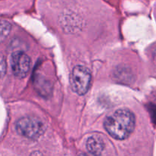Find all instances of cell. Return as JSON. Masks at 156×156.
Wrapping results in <instances>:
<instances>
[{"instance_id":"cell-1","label":"cell","mask_w":156,"mask_h":156,"mask_svg":"<svg viewBox=\"0 0 156 156\" xmlns=\"http://www.w3.org/2000/svg\"><path fill=\"white\" fill-rule=\"evenodd\" d=\"M135 124V115L127 109H119L111 113L104 123L109 135L119 140L128 138L133 132Z\"/></svg>"},{"instance_id":"cell-5","label":"cell","mask_w":156,"mask_h":156,"mask_svg":"<svg viewBox=\"0 0 156 156\" xmlns=\"http://www.w3.org/2000/svg\"><path fill=\"white\" fill-rule=\"evenodd\" d=\"M105 143L101 138L96 136L89 137L86 142V148L92 155H101L105 149Z\"/></svg>"},{"instance_id":"cell-7","label":"cell","mask_w":156,"mask_h":156,"mask_svg":"<svg viewBox=\"0 0 156 156\" xmlns=\"http://www.w3.org/2000/svg\"><path fill=\"white\" fill-rule=\"evenodd\" d=\"M6 71V62L4 56L0 54V78L2 77Z\"/></svg>"},{"instance_id":"cell-3","label":"cell","mask_w":156,"mask_h":156,"mask_svg":"<svg viewBox=\"0 0 156 156\" xmlns=\"http://www.w3.org/2000/svg\"><path fill=\"white\" fill-rule=\"evenodd\" d=\"M15 129L22 136L29 139H37L44 131V126L39 119L34 117H24L16 122Z\"/></svg>"},{"instance_id":"cell-2","label":"cell","mask_w":156,"mask_h":156,"mask_svg":"<svg viewBox=\"0 0 156 156\" xmlns=\"http://www.w3.org/2000/svg\"><path fill=\"white\" fill-rule=\"evenodd\" d=\"M91 80L90 70L83 66H76L70 75V85L75 93L83 95L89 89Z\"/></svg>"},{"instance_id":"cell-8","label":"cell","mask_w":156,"mask_h":156,"mask_svg":"<svg viewBox=\"0 0 156 156\" xmlns=\"http://www.w3.org/2000/svg\"><path fill=\"white\" fill-rule=\"evenodd\" d=\"M0 1H1V0H0Z\"/></svg>"},{"instance_id":"cell-6","label":"cell","mask_w":156,"mask_h":156,"mask_svg":"<svg viewBox=\"0 0 156 156\" xmlns=\"http://www.w3.org/2000/svg\"><path fill=\"white\" fill-rule=\"evenodd\" d=\"M12 25L7 21L0 20V43L2 42L11 31Z\"/></svg>"},{"instance_id":"cell-4","label":"cell","mask_w":156,"mask_h":156,"mask_svg":"<svg viewBox=\"0 0 156 156\" xmlns=\"http://www.w3.org/2000/svg\"><path fill=\"white\" fill-rule=\"evenodd\" d=\"M30 59L24 52H15L11 56V67L13 74L16 77L25 78L30 69Z\"/></svg>"}]
</instances>
